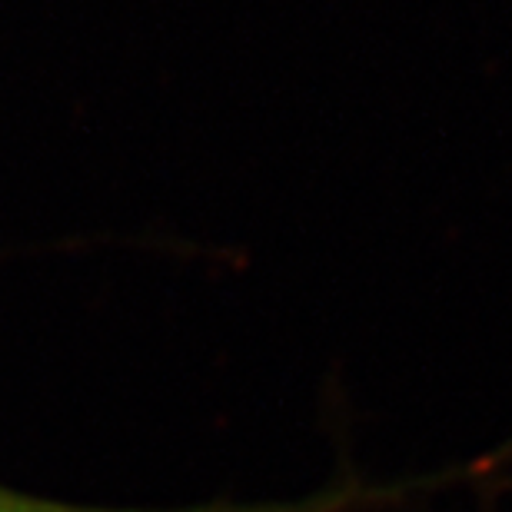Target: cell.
Returning <instances> with one entry per match:
<instances>
[{
    "label": "cell",
    "instance_id": "cell-1",
    "mask_svg": "<svg viewBox=\"0 0 512 512\" xmlns=\"http://www.w3.org/2000/svg\"><path fill=\"white\" fill-rule=\"evenodd\" d=\"M366 493L360 486H343L320 493L303 503H217V506H197V509H114V506H84V503H67V499L24 493V489L0 483V512H360L366 509Z\"/></svg>",
    "mask_w": 512,
    "mask_h": 512
}]
</instances>
